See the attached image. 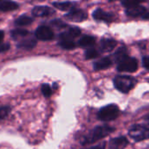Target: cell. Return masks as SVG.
Wrapping results in <instances>:
<instances>
[{
  "mask_svg": "<svg viewBox=\"0 0 149 149\" xmlns=\"http://www.w3.org/2000/svg\"><path fill=\"white\" fill-rule=\"evenodd\" d=\"M119 115V109L116 104H111L102 107L97 112V118L101 121H111L116 119Z\"/></svg>",
  "mask_w": 149,
  "mask_h": 149,
  "instance_id": "obj_4",
  "label": "cell"
},
{
  "mask_svg": "<svg viewBox=\"0 0 149 149\" xmlns=\"http://www.w3.org/2000/svg\"><path fill=\"white\" fill-rule=\"evenodd\" d=\"M114 130H115L114 127H111V126L106 125L96 126L88 134H86L85 136L83 137L81 143L83 145H90V144L96 143L97 141H98V140L102 139L103 138H105L108 135H110L111 133H112L114 132Z\"/></svg>",
  "mask_w": 149,
  "mask_h": 149,
  "instance_id": "obj_1",
  "label": "cell"
},
{
  "mask_svg": "<svg viewBox=\"0 0 149 149\" xmlns=\"http://www.w3.org/2000/svg\"><path fill=\"white\" fill-rule=\"evenodd\" d=\"M96 42V39L92 36H84L82 37L79 41L78 45L82 47H92Z\"/></svg>",
  "mask_w": 149,
  "mask_h": 149,
  "instance_id": "obj_16",
  "label": "cell"
},
{
  "mask_svg": "<svg viewBox=\"0 0 149 149\" xmlns=\"http://www.w3.org/2000/svg\"><path fill=\"white\" fill-rule=\"evenodd\" d=\"M105 146H106V142H101L99 143L98 145H96L94 146H91L90 148H87V149H105Z\"/></svg>",
  "mask_w": 149,
  "mask_h": 149,
  "instance_id": "obj_28",
  "label": "cell"
},
{
  "mask_svg": "<svg viewBox=\"0 0 149 149\" xmlns=\"http://www.w3.org/2000/svg\"><path fill=\"white\" fill-rule=\"evenodd\" d=\"M117 68L120 72H135L138 69V61L135 58L126 57L118 62Z\"/></svg>",
  "mask_w": 149,
  "mask_h": 149,
  "instance_id": "obj_5",
  "label": "cell"
},
{
  "mask_svg": "<svg viewBox=\"0 0 149 149\" xmlns=\"http://www.w3.org/2000/svg\"><path fill=\"white\" fill-rule=\"evenodd\" d=\"M65 19L73 22H82L87 19V14L82 10H73L65 15Z\"/></svg>",
  "mask_w": 149,
  "mask_h": 149,
  "instance_id": "obj_7",
  "label": "cell"
},
{
  "mask_svg": "<svg viewBox=\"0 0 149 149\" xmlns=\"http://www.w3.org/2000/svg\"><path fill=\"white\" fill-rule=\"evenodd\" d=\"M53 6L61 11H68V10L71 9L74 5L71 2H57V3L55 2L53 4Z\"/></svg>",
  "mask_w": 149,
  "mask_h": 149,
  "instance_id": "obj_20",
  "label": "cell"
},
{
  "mask_svg": "<svg viewBox=\"0 0 149 149\" xmlns=\"http://www.w3.org/2000/svg\"><path fill=\"white\" fill-rule=\"evenodd\" d=\"M11 111V108L9 106H2L0 107V119H4L8 116Z\"/></svg>",
  "mask_w": 149,
  "mask_h": 149,
  "instance_id": "obj_25",
  "label": "cell"
},
{
  "mask_svg": "<svg viewBox=\"0 0 149 149\" xmlns=\"http://www.w3.org/2000/svg\"><path fill=\"white\" fill-rule=\"evenodd\" d=\"M126 57H128V51H127V48L125 47H119L116 51V53L114 54V59H115V61L117 62H119V61H123Z\"/></svg>",
  "mask_w": 149,
  "mask_h": 149,
  "instance_id": "obj_17",
  "label": "cell"
},
{
  "mask_svg": "<svg viewBox=\"0 0 149 149\" xmlns=\"http://www.w3.org/2000/svg\"><path fill=\"white\" fill-rule=\"evenodd\" d=\"M19 8V4L11 1V0H6V1H3L0 3V11L2 12H11L17 10Z\"/></svg>",
  "mask_w": 149,
  "mask_h": 149,
  "instance_id": "obj_15",
  "label": "cell"
},
{
  "mask_svg": "<svg viewBox=\"0 0 149 149\" xmlns=\"http://www.w3.org/2000/svg\"><path fill=\"white\" fill-rule=\"evenodd\" d=\"M4 37H5V33H4V31L0 30V43H1V42L3 41Z\"/></svg>",
  "mask_w": 149,
  "mask_h": 149,
  "instance_id": "obj_32",
  "label": "cell"
},
{
  "mask_svg": "<svg viewBox=\"0 0 149 149\" xmlns=\"http://www.w3.org/2000/svg\"><path fill=\"white\" fill-rule=\"evenodd\" d=\"M111 66V59L108 57H104V58L100 59L99 61H97L94 63V69L97 71H99V70L106 69Z\"/></svg>",
  "mask_w": 149,
  "mask_h": 149,
  "instance_id": "obj_14",
  "label": "cell"
},
{
  "mask_svg": "<svg viewBox=\"0 0 149 149\" xmlns=\"http://www.w3.org/2000/svg\"><path fill=\"white\" fill-rule=\"evenodd\" d=\"M142 19L145 20H149V9H148V11H146V13L142 16Z\"/></svg>",
  "mask_w": 149,
  "mask_h": 149,
  "instance_id": "obj_31",
  "label": "cell"
},
{
  "mask_svg": "<svg viewBox=\"0 0 149 149\" xmlns=\"http://www.w3.org/2000/svg\"><path fill=\"white\" fill-rule=\"evenodd\" d=\"M32 22H33L32 18H30L26 15H22L15 20V25L19 26H25L31 25Z\"/></svg>",
  "mask_w": 149,
  "mask_h": 149,
  "instance_id": "obj_19",
  "label": "cell"
},
{
  "mask_svg": "<svg viewBox=\"0 0 149 149\" xmlns=\"http://www.w3.org/2000/svg\"><path fill=\"white\" fill-rule=\"evenodd\" d=\"M144 1H145V0H123L122 5L125 8H130V7H133V6H139L142 2H144Z\"/></svg>",
  "mask_w": 149,
  "mask_h": 149,
  "instance_id": "obj_22",
  "label": "cell"
},
{
  "mask_svg": "<svg viewBox=\"0 0 149 149\" xmlns=\"http://www.w3.org/2000/svg\"><path fill=\"white\" fill-rule=\"evenodd\" d=\"M110 1H114V0H110Z\"/></svg>",
  "mask_w": 149,
  "mask_h": 149,
  "instance_id": "obj_34",
  "label": "cell"
},
{
  "mask_svg": "<svg viewBox=\"0 0 149 149\" xmlns=\"http://www.w3.org/2000/svg\"><path fill=\"white\" fill-rule=\"evenodd\" d=\"M68 32L71 33V35L74 38H76V37H77V36H79L81 34V30L78 27H71V28H69Z\"/></svg>",
  "mask_w": 149,
  "mask_h": 149,
  "instance_id": "obj_26",
  "label": "cell"
},
{
  "mask_svg": "<svg viewBox=\"0 0 149 149\" xmlns=\"http://www.w3.org/2000/svg\"><path fill=\"white\" fill-rule=\"evenodd\" d=\"M33 15L35 17H47L54 13V10L48 6H35L32 11Z\"/></svg>",
  "mask_w": 149,
  "mask_h": 149,
  "instance_id": "obj_10",
  "label": "cell"
},
{
  "mask_svg": "<svg viewBox=\"0 0 149 149\" xmlns=\"http://www.w3.org/2000/svg\"><path fill=\"white\" fill-rule=\"evenodd\" d=\"M142 62H143L144 68H145L146 69L149 70V56H145V57L143 58Z\"/></svg>",
  "mask_w": 149,
  "mask_h": 149,
  "instance_id": "obj_30",
  "label": "cell"
},
{
  "mask_svg": "<svg viewBox=\"0 0 149 149\" xmlns=\"http://www.w3.org/2000/svg\"><path fill=\"white\" fill-rule=\"evenodd\" d=\"M146 118H147V119H148V120H149V115H148V116H147V117H146Z\"/></svg>",
  "mask_w": 149,
  "mask_h": 149,
  "instance_id": "obj_33",
  "label": "cell"
},
{
  "mask_svg": "<svg viewBox=\"0 0 149 149\" xmlns=\"http://www.w3.org/2000/svg\"><path fill=\"white\" fill-rule=\"evenodd\" d=\"M59 46L64 49H68V50H71L76 47V43L74 42L73 40H69V39H61L59 40Z\"/></svg>",
  "mask_w": 149,
  "mask_h": 149,
  "instance_id": "obj_18",
  "label": "cell"
},
{
  "mask_svg": "<svg viewBox=\"0 0 149 149\" xmlns=\"http://www.w3.org/2000/svg\"><path fill=\"white\" fill-rule=\"evenodd\" d=\"M117 41L112 39H103L100 42V48L103 52H110L115 48Z\"/></svg>",
  "mask_w": 149,
  "mask_h": 149,
  "instance_id": "obj_11",
  "label": "cell"
},
{
  "mask_svg": "<svg viewBox=\"0 0 149 149\" xmlns=\"http://www.w3.org/2000/svg\"><path fill=\"white\" fill-rule=\"evenodd\" d=\"M128 145V140L125 137H116L109 141L108 149H125Z\"/></svg>",
  "mask_w": 149,
  "mask_h": 149,
  "instance_id": "obj_8",
  "label": "cell"
},
{
  "mask_svg": "<svg viewBox=\"0 0 149 149\" xmlns=\"http://www.w3.org/2000/svg\"><path fill=\"white\" fill-rule=\"evenodd\" d=\"M92 15L96 20L104 21V22H108V23L113 21V19H114V14L104 12V10L99 9V8L95 10Z\"/></svg>",
  "mask_w": 149,
  "mask_h": 149,
  "instance_id": "obj_9",
  "label": "cell"
},
{
  "mask_svg": "<svg viewBox=\"0 0 149 149\" xmlns=\"http://www.w3.org/2000/svg\"><path fill=\"white\" fill-rule=\"evenodd\" d=\"M28 31L26 29H21V28H18V29H14L11 32V35L13 39H18L19 37H25L28 34Z\"/></svg>",
  "mask_w": 149,
  "mask_h": 149,
  "instance_id": "obj_21",
  "label": "cell"
},
{
  "mask_svg": "<svg viewBox=\"0 0 149 149\" xmlns=\"http://www.w3.org/2000/svg\"><path fill=\"white\" fill-rule=\"evenodd\" d=\"M41 92L44 95V97H49L52 95V89L48 84H42V86H41Z\"/></svg>",
  "mask_w": 149,
  "mask_h": 149,
  "instance_id": "obj_24",
  "label": "cell"
},
{
  "mask_svg": "<svg viewBox=\"0 0 149 149\" xmlns=\"http://www.w3.org/2000/svg\"><path fill=\"white\" fill-rule=\"evenodd\" d=\"M37 45V40L33 38H28L26 40H21L19 44H18V47L20 49H24V50H32L33 48H34Z\"/></svg>",
  "mask_w": 149,
  "mask_h": 149,
  "instance_id": "obj_12",
  "label": "cell"
},
{
  "mask_svg": "<svg viewBox=\"0 0 149 149\" xmlns=\"http://www.w3.org/2000/svg\"><path fill=\"white\" fill-rule=\"evenodd\" d=\"M51 24H52L53 26H57V27H64V26H66V25H65L63 22H61V20H59V19L53 20V21L51 22Z\"/></svg>",
  "mask_w": 149,
  "mask_h": 149,
  "instance_id": "obj_29",
  "label": "cell"
},
{
  "mask_svg": "<svg viewBox=\"0 0 149 149\" xmlns=\"http://www.w3.org/2000/svg\"><path fill=\"white\" fill-rule=\"evenodd\" d=\"M137 81L128 76H118L114 79V85L116 89L123 93H128L131 90L134 88Z\"/></svg>",
  "mask_w": 149,
  "mask_h": 149,
  "instance_id": "obj_3",
  "label": "cell"
},
{
  "mask_svg": "<svg viewBox=\"0 0 149 149\" xmlns=\"http://www.w3.org/2000/svg\"><path fill=\"white\" fill-rule=\"evenodd\" d=\"M126 14L130 17H139V16H143L144 13H146V8L144 6H141L140 5L127 8L126 10Z\"/></svg>",
  "mask_w": 149,
  "mask_h": 149,
  "instance_id": "obj_13",
  "label": "cell"
},
{
  "mask_svg": "<svg viewBox=\"0 0 149 149\" xmlns=\"http://www.w3.org/2000/svg\"><path fill=\"white\" fill-rule=\"evenodd\" d=\"M99 55V53L97 49L95 48H89L86 52H85V59L86 60H91V59H94L97 58Z\"/></svg>",
  "mask_w": 149,
  "mask_h": 149,
  "instance_id": "obj_23",
  "label": "cell"
},
{
  "mask_svg": "<svg viewBox=\"0 0 149 149\" xmlns=\"http://www.w3.org/2000/svg\"><path fill=\"white\" fill-rule=\"evenodd\" d=\"M10 49V44L9 43H4V44H0V53H4L6 52Z\"/></svg>",
  "mask_w": 149,
  "mask_h": 149,
  "instance_id": "obj_27",
  "label": "cell"
},
{
  "mask_svg": "<svg viewBox=\"0 0 149 149\" xmlns=\"http://www.w3.org/2000/svg\"><path fill=\"white\" fill-rule=\"evenodd\" d=\"M35 36L40 40L47 41L53 40L54 35V32L50 27L47 26H40L37 28L35 32Z\"/></svg>",
  "mask_w": 149,
  "mask_h": 149,
  "instance_id": "obj_6",
  "label": "cell"
},
{
  "mask_svg": "<svg viewBox=\"0 0 149 149\" xmlns=\"http://www.w3.org/2000/svg\"><path fill=\"white\" fill-rule=\"evenodd\" d=\"M128 135L136 142L149 139V126L146 125H133L128 132Z\"/></svg>",
  "mask_w": 149,
  "mask_h": 149,
  "instance_id": "obj_2",
  "label": "cell"
}]
</instances>
